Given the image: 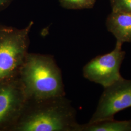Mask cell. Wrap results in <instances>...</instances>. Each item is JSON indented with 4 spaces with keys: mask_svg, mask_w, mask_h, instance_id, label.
Returning a JSON list of instances; mask_svg holds the SVG:
<instances>
[{
    "mask_svg": "<svg viewBox=\"0 0 131 131\" xmlns=\"http://www.w3.org/2000/svg\"><path fill=\"white\" fill-rule=\"evenodd\" d=\"M76 110L65 96L27 99L10 131H79Z\"/></svg>",
    "mask_w": 131,
    "mask_h": 131,
    "instance_id": "1",
    "label": "cell"
},
{
    "mask_svg": "<svg viewBox=\"0 0 131 131\" xmlns=\"http://www.w3.org/2000/svg\"><path fill=\"white\" fill-rule=\"evenodd\" d=\"M19 76L27 99L65 96L61 70L52 56L28 52Z\"/></svg>",
    "mask_w": 131,
    "mask_h": 131,
    "instance_id": "2",
    "label": "cell"
},
{
    "mask_svg": "<svg viewBox=\"0 0 131 131\" xmlns=\"http://www.w3.org/2000/svg\"><path fill=\"white\" fill-rule=\"evenodd\" d=\"M33 24L23 29L0 25V81L19 76L29 52Z\"/></svg>",
    "mask_w": 131,
    "mask_h": 131,
    "instance_id": "3",
    "label": "cell"
},
{
    "mask_svg": "<svg viewBox=\"0 0 131 131\" xmlns=\"http://www.w3.org/2000/svg\"><path fill=\"white\" fill-rule=\"evenodd\" d=\"M122 45L116 41L112 51L96 56L86 63L83 69L84 78L103 88L122 79L121 67L126 56V52L122 49Z\"/></svg>",
    "mask_w": 131,
    "mask_h": 131,
    "instance_id": "4",
    "label": "cell"
},
{
    "mask_svg": "<svg viewBox=\"0 0 131 131\" xmlns=\"http://www.w3.org/2000/svg\"><path fill=\"white\" fill-rule=\"evenodd\" d=\"M131 107V80L122 78L104 88L96 109L88 123L114 119L117 113Z\"/></svg>",
    "mask_w": 131,
    "mask_h": 131,
    "instance_id": "5",
    "label": "cell"
},
{
    "mask_svg": "<svg viewBox=\"0 0 131 131\" xmlns=\"http://www.w3.org/2000/svg\"><path fill=\"white\" fill-rule=\"evenodd\" d=\"M26 100L19 76L0 81V131H10Z\"/></svg>",
    "mask_w": 131,
    "mask_h": 131,
    "instance_id": "6",
    "label": "cell"
},
{
    "mask_svg": "<svg viewBox=\"0 0 131 131\" xmlns=\"http://www.w3.org/2000/svg\"><path fill=\"white\" fill-rule=\"evenodd\" d=\"M106 26L117 41L131 43V13L112 10L106 19Z\"/></svg>",
    "mask_w": 131,
    "mask_h": 131,
    "instance_id": "7",
    "label": "cell"
},
{
    "mask_svg": "<svg viewBox=\"0 0 131 131\" xmlns=\"http://www.w3.org/2000/svg\"><path fill=\"white\" fill-rule=\"evenodd\" d=\"M79 131H131V119H115L95 123L80 124Z\"/></svg>",
    "mask_w": 131,
    "mask_h": 131,
    "instance_id": "8",
    "label": "cell"
},
{
    "mask_svg": "<svg viewBox=\"0 0 131 131\" xmlns=\"http://www.w3.org/2000/svg\"><path fill=\"white\" fill-rule=\"evenodd\" d=\"M97 0H59L61 6L68 9L81 10L92 8Z\"/></svg>",
    "mask_w": 131,
    "mask_h": 131,
    "instance_id": "9",
    "label": "cell"
},
{
    "mask_svg": "<svg viewBox=\"0 0 131 131\" xmlns=\"http://www.w3.org/2000/svg\"><path fill=\"white\" fill-rule=\"evenodd\" d=\"M112 11L131 13V0H110Z\"/></svg>",
    "mask_w": 131,
    "mask_h": 131,
    "instance_id": "10",
    "label": "cell"
},
{
    "mask_svg": "<svg viewBox=\"0 0 131 131\" xmlns=\"http://www.w3.org/2000/svg\"><path fill=\"white\" fill-rule=\"evenodd\" d=\"M12 0H0V11L5 8Z\"/></svg>",
    "mask_w": 131,
    "mask_h": 131,
    "instance_id": "11",
    "label": "cell"
}]
</instances>
